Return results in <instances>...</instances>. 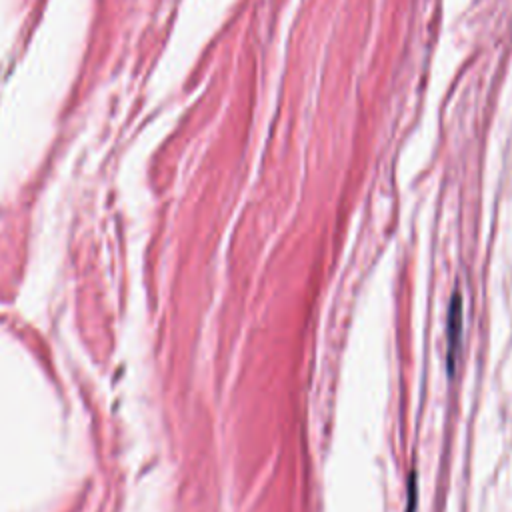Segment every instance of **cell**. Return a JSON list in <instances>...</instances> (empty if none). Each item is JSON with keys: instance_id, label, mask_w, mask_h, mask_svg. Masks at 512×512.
Wrapping results in <instances>:
<instances>
[{"instance_id": "7a4b0ae2", "label": "cell", "mask_w": 512, "mask_h": 512, "mask_svg": "<svg viewBox=\"0 0 512 512\" xmlns=\"http://www.w3.org/2000/svg\"><path fill=\"white\" fill-rule=\"evenodd\" d=\"M408 492H410V512H414L416 510V476L412 474V478H410V486H408Z\"/></svg>"}, {"instance_id": "6da1fadb", "label": "cell", "mask_w": 512, "mask_h": 512, "mask_svg": "<svg viewBox=\"0 0 512 512\" xmlns=\"http://www.w3.org/2000/svg\"><path fill=\"white\" fill-rule=\"evenodd\" d=\"M462 328H464V302H462V294L454 290L448 306V320H446V364L450 374L454 372L460 358Z\"/></svg>"}]
</instances>
